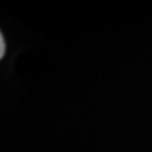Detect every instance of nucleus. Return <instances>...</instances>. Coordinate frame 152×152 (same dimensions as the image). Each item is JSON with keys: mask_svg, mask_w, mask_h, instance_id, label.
I'll return each mask as SVG.
<instances>
[{"mask_svg": "<svg viewBox=\"0 0 152 152\" xmlns=\"http://www.w3.org/2000/svg\"><path fill=\"white\" fill-rule=\"evenodd\" d=\"M4 55V37L1 36V56Z\"/></svg>", "mask_w": 152, "mask_h": 152, "instance_id": "1", "label": "nucleus"}]
</instances>
